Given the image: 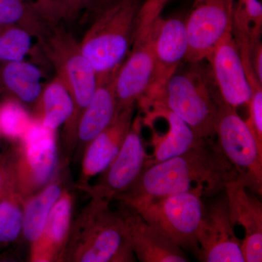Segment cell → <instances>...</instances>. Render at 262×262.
<instances>
[{
    "instance_id": "obj_1",
    "label": "cell",
    "mask_w": 262,
    "mask_h": 262,
    "mask_svg": "<svg viewBox=\"0 0 262 262\" xmlns=\"http://www.w3.org/2000/svg\"><path fill=\"white\" fill-rule=\"evenodd\" d=\"M235 170L214 141L184 154L145 167L135 182L115 201L129 209L155 200L202 187L205 195L225 191L227 183L237 180Z\"/></svg>"
},
{
    "instance_id": "obj_2",
    "label": "cell",
    "mask_w": 262,
    "mask_h": 262,
    "mask_svg": "<svg viewBox=\"0 0 262 262\" xmlns=\"http://www.w3.org/2000/svg\"><path fill=\"white\" fill-rule=\"evenodd\" d=\"M110 202L91 198L75 220L63 262H133L123 219L112 211Z\"/></svg>"
},
{
    "instance_id": "obj_3",
    "label": "cell",
    "mask_w": 262,
    "mask_h": 262,
    "mask_svg": "<svg viewBox=\"0 0 262 262\" xmlns=\"http://www.w3.org/2000/svg\"><path fill=\"white\" fill-rule=\"evenodd\" d=\"M91 1V0H90ZM95 18L80 42L97 75L98 84L122 64L133 45L140 0H95Z\"/></svg>"
},
{
    "instance_id": "obj_4",
    "label": "cell",
    "mask_w": 262,
    "mask_h": 262,
    "mask_svg": "<svg viewBox=\"0 0 262 262\" xmlns=\"http://www.w3.org/2000/svg\"><path fill=\"white\" fill-rule=\"evenodd\" d=\"M37 38L56 71V77L65 84L73 99V114L65 124L63 131L66 149L72 152L75 149L77 125L81 115L97 89V75L82 53L80 42L60 27L56 21L46 20Z\"/></svg>"
},
{
    "instance_id": "obj_5",
    "label": "cell",
    "mask_w": 262,
    "mask_h": 262,
    "mask_svg": "<svg viewBox=\"0 0 262 262\" xmlns=\"http://www.w3.org/2000/svg\"><path fill=\"white\" fill-rule=\"evenodd\" d=\"M201 63V62H200ZM177 72L152 102L180 117L198 137L214 141L215 126L221 98L211 72L199 63Z\"/></svg>"
},
{
    "instance_id": "obj_6",
    "label": "cell",
    "mask_w": 262,
    "mask_h": 262,
    "mask_svg": "<svg viewBox=\"0 0 262 262\" xmlns=\"http://www.w3.org/2000/svg\"><path fill=\"white\" fill-rule=\"evenodd\" d=\"M18 143L10 158V168L17 189L26 200L42 190L57 175L56 131L43 126L37 117Z\"/></svg>"
},
{
    "instance_id": "obj_7",
    "label": "cell",
    "mask_w": 262,
    "mask_h": 262,
    "mask_svg": "<svg viewBox=\"0 0 262 262\" xmlns=\"http://www.w3.org/2000/svg\"><path fill=\"white\" fill-rule=\"evenodd\" d=\"M202 187L155 200L134 211L165 234L183 250L198 256V233L205 204ZM133 211V210H132Z\"/></svg>"
},
{
    "instance_id": "obj_8",
    "label": "cell",
    "mask_w": 262,
    "mask_h": 262,
    "mask_svg": "<svg viewBox=\"0 0 262 262\" xmlns=\"http://www.w3.org/2000/svg\"><path fill=\"white\" fill-rule=\"evenodd\" d=\"M217 146L235 170L237 180L262 194V148L236 108L221 99L215 126Z\"/></svg>"
},
{
    "instance_id": "obj_9",
    "label": "cell",
    "mask_w": 262,
    "mask_h": 262,
    "mask_svg": "<svg viewBox=\"0 0 262 262\" xmlns=\"http://www.w3.org/2000/svg\"><path fill=\"white\" fill-rule=\"evenodd\" d=\"M236 0H194L184 20L187 37L185 61L206 60L220 41L232 32Z\"/></svg>"
},
{
    "instance_id": "obj_10",
    "label": "cell",
    "mask_w": 262,
    "mask_h": 262,
    "mask_svg": "<svg viewBox=\"0 0 262 262\" xmlns=\"http://www.w3.org/2000/svg\"><path fill=\"white\" fill-rule=\"evenodd\" d=\"M141 115L133 120L130 130L115 159L94 184L82 188L90 198L111 202L132 185L145 167L147 154L142 137Z\"/></svg>"
},
{
    "instance_id": "obj_11",
    "label": "cell",
    "mask_w": 262,
    "mask_h": 262,
    "mask_svg": "<svg viewBox=\"0 0 262 262\" xmlns=\"http://www.w3.org/2000/svg\"><path fill=\"white\" fill-rule=\"evenodd\" d=\"M151 37L153 70L151 82L139 106L152 102L159 97L170 79L185 59L187 37L184 19L158 18L149 32Z\"/></svg>"
},
{
    "instance_id": "obj_12",
    "label": "cell",
    "mask_w": 262,
    "mask_h": 262,
    "mask_svg": "<svg viewBox=\"0 0 262 262\" xmlns=\"http://www.w3.org/2000/svg\"><path fill=\"white\" fill-rule=\"evenodd\" d=\"M198 259L203 262H245L241 241L229 216L227 196H220L208 206L198 233Z\"/></svg>"
},
{
    "instance_id": "obj_13",
    "label": "cell",
    "mask_w": 262,
    "mask_h": 262,
    "mask_svg": "<svg viewBox=\"0 0 262 262\" xmlns=\"http://www.w3.org/2000/svg\"><path fill=\"white\" fill-rule=\"evenodd\" d=\"M221 99L233 108L248 104L253 89L232 33L227 34L207 58Z\"/></svg>"
},
{
    "instance_id": "obj_14",
    "label": "cell",
    "mask_w": 262,
    "mask_h": 262,
    "mask_svg": "<svg viewBox=\"0 0 262 262\" xmlns=\"http://www.w3.org/2000/svg\"><path fill=\"white\" fill-rule=\"evenodd\" d=\"M225 193L232 224L244 229L241 249L245 262H261V202L237 179L227 183Z\"/></svg>"
},
{
    "instance_id": "obj_15",
    "label": "cell",
    "mask_w": 262,
    "mask_h": 262,
    "mask_svg": "<svg viewBox=\"0 0 262 262\" xmlns=\"http://www.w3.org/2000/svg\"><path fill=\"white\" fill-rule=\"evenodd\" d=\"M153 70L152 48L150 33L134 39L132 51L117 69L115 89L117 112L135 106L145 96Z\"/></svg>"
},
{
    "instance_id": "obj_16",
    "label": "cell",
    "mask_w": 262,
    "mask_h": 262,
    "mask_svg": "<svg viewBox=\"0 0 262 262\" xmlns=\"http://www.w3.org/2000/svg\"><path fill=\"white\" fill-rule=\"evenodd\" d=\"M129 244L141 262H187V255L177 244L144 220L139 213L121 206Z\"/></svg>"
},
{
    "instance_id": "obj_17",
    "label": "cell",
    "mask_w": 262,
    "mask_h": 262,
    "mask_svg": "<svg viewBox=\"0 0 262 262\" xmlns=\"http://www.w3.org/2000/svg\"><path fill=\"white\" fill-rule=\"evenodd\" d=\"M134 107L119 112L110 125L86 146L77 182L80 190L87 187L94 177L102 173L115 159L130 130Z\"/></svg>"
},
{
    "instance_id": "obj_18",
    "label": "cell",
    "mask_w": 262,
    "mask_h": 262,
    "mask_svg": "<svg viewBox=\"0 0 262 262\" xmlns=\"http://www.w3.org/2000/svg\"><path fill=\"white\" fill-rule=\"evenodd\" d=\"M73 205V194L65 189L51 210L40 237L30 245L31 261H63L72 227Z\"/></svg>"
},
{
    "instance_id": "obj_19",
    "label": "cell",
    "mask_w": 262,
    "mask_h": 262,
    "mask_svg": "<svg viewBox=\"0 0 262 262\" xmlns=\"http://www.w3.org/2000/svg\"><path fill=\"white\" fill-rule=\"evenodd\" d=\"M140 107L143 113L162 117L168 124V130L165 134L152 130L151 144L154 151L147 155L145 167L184 154L209 141L198 137L184 120L162 105L152 103Z\"/></svg>"
},
{
    "instance_id": "obj_20",
    "label": "cell",
    "mask_w": 262,
    "mask_h": 262,
    "mask_svg": "<svg viewBox=\"0 0 262 262\" xmlns=\"http://www.w3.org/2000/svg\"><path fill=\"white\" fill-rule=\"evenodd\" d=\"M117 70L98 84L94 97L81 115L75 149L81 151L84 150L91 141L110 125L118 113L115 89Z\"/></svg>"
},
{
    "instance_id": "obj_21",
    "label": "cell",
    "mask_w": 262,
    "mask_h": 262,
    "mask_svg": "<svg viewBox=\"0 0 262 262\" xmlns=\"http://www.w3.org/2000/svg\"><path fill=\"white\" fill-rule=\"evenodd\" d=\"M65 189L60 176H56L42 190L24 201L22 234L30 245L40 237L51 210Z\"/></svg>"
},
{
    "instance_id": "obj_22",
    "label": "cell",
    "mask_w": 262,
    "mask_h": 262,
    "mask_svg": "<svg viewBox=\"0 0 262 262\" xmlns=\"http://www.w3.org/2000/svg\"><path fill=\"white\" fill-rule=\"evenodd\" d=\"M42 71L24 61L4 63L0 70V82L20 102H39L42 96Z\"/></svg>"
},
{
    "instance_id": "obj_23",
    "label": "cell",
    "mask_w": 262,
    "mask_h": 262,
    "mask_svg": "<svg viewBox=\"0 0 262 262\" xmlns=\"http://www.w3.org/2000/svg\"><path fill=\"white\" fill-rule=\"evenodd\" d=\"M40 116L37 117L43 126L56 131L70 120L74 112V102L70 91L56 77L43 89L39 102Z\"/></svg>"
},
{
    "instance_id": "obj_24",
    "label": "cell",
    "mask_w": 262,
    "mask_h": 262,
    "mask_svg": "<svg viewBox=\"0 0 262 262\" xmlns=\"http://www.w3.org/2000/svg\"><path fill=\"white\" fill-rule=\"evenodd\" d=\"M24 201L12 177H9L0 196V243L14 242L22 233Z\"/></svg>"
},
{
    "instance_id": "obj_25",
    "label": "cell",
    "mask_w": 262,
    "mask_h": 262,
    "mask_svg": "<svg viewBox=\"0 0 262 262\" xmlns=\"http://www.w3.org/2000/svg\"><path fill=\"white\" fill-rule=\"evenodd\" d=\"M46 20L37 8L26 0H0V27L18 26L37 37Z\"/></svg>"
},
{
    "instance_id": "obj_26",
    "label": "cell",
    "mask_w": 262,
    "mask_h": 262,
    "mask_svg": "<svg viewBox=\"0 0 262 262\" xmlns=\"http://www.w3.org/2000/svg\"><path fill=\"white\" fill-rule=\"evenodd\" d=\"M34 119L18 100H6L0 104V136L18 142L32 126Z\"/></svg>"
},
{
    "instance_id": "obj_27",
    "label": "cell",
    "mask_w": 262,
    "mask_h": 262,
    "mask_svg": "<svg viewBox=\"0 0 262 262\" xmlns=\"http://www.w3.org/2000/svg\"><path fill=\"white\" fill-rule=\"evenodd\" d=\"M32 33L18 26L0 27V61H24L32 46Z\"/></svg>"
},
{
    "instance_id": "obj_28",
    "label": "cell",
    "mask_w": 262,
    "mask_h": 262,
    "mask_svg": "<svg viewBox=\"0 0 262 262\" xmlns=\"http://www.w3.org/2000/svg\"><path fill=\"white\" fill-rule=\"evenodd\" d=\"M169 0H144L141 4L138 15L134 39L145 37L155 22L160 18L162 12Z\"/></svg>"
},
{
    "instance_id": "obj_29",
    "label": "cell",
    "mask_w": 262,
    "mask_h": 262,
    "mask_svg": "<svg viewBox=\"0 0 262 262\" xmlns=\"http://www.w3.org/2000/svg\"><path fill=\"white\" fill-rule=\"evenodd\" d=\"M248 105L249 117L246 122L258 146L262 148V87L253 90L252 96Z\"/></svg>"
},
{
    "instance_id": "obj_30",
    "label": "cell",
    "mask_w": 262,
    "mask_h": 262,
    "mask_svg": "<svg viewBox=\"0 0 262 262\" xmlns=\"http://www.w3.org/2000/svg\"><path fill=\"white\" fill-rule=\"evenodd\" d=\"M57 19H72L84 8L90 0H53Z\"/></svg>"
},
{
    "instance_id": "obj_31",
    "label": "cell",
    "mask_w": 262,
    "mask_h": 262,
    "mask_svg": "<svg viewBox=\"0 0 262 262\" xmlns=\"http://www.w3.org/2000/svg\"><path fill=\"white\" fill-rule=\"evenodd\" d=\"M252 67L253 72L258 82L262 83V47L261 43L256 46L253 53Z\"/></svg>"
},
{
    "instance_id": "obj_32",
    "label": "cell",
    "mask_w": 262,
    "mask_h": 262,
    "mask_svg": "<svg viewBox=\"0 0 262 262\" xmlns=\"http://www.w3.org/2000/svg\"><path fill=\"white\" fill-rule=\"evenodd\" d=\"M10 172V158L0 157V196L3 194L5 184Z\"/></svg>"
},
{
    "instance_id": "obj_33",
    "label": "cell",
    "mask_w": 262,
    "mask_h": 262,
    "mask_svg": "<svg viewBox=\"0 0 262 262\" xmlns=\"http://www.w3.org/2000/svg\"><path fill=\"white\" fill-rule=\"evenodd\" d=\"M39 10V13L43 15H49L51 13L53 7V0H26Z\"/></svg>"
}]
</instances>
